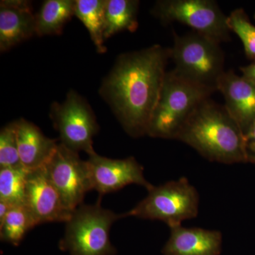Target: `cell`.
Instances as JSON below:
<instances>
[{"mask_svg": "<svg viewBox=\"0 0 255 255\" xmlns=\"http://www.w3.org/2000/svg\"><path fill=\"white\" fill-rule=\"evenodd\" d=\"M151 12L164 24L182 23L219 43L231 39L228 16L212 0H160Z\"/></svg>", "mask_w": 255, "mask_h": 255, "instance_id": "52a82bcc", "label": "cell"}, {"mask_svg": "<svg viewBox=\"0 0 255 255\" xmlns=\"http://www.w3.org/2000/svg\"><path fill=\"white\" fill-rule=\"evenodd\" d=\"M50 115L59 132L60 143L75 152L83 151L89 156L96 153L93 137L100 127L91 107L81 96L70 90L63 102L53 104Z\"/></svg>", "mask_w": 255, "mask_h": 255, "instance_id": "ba28073f", "label": "cell"}, {"mask_svg": "<svg viewBox=\"0 0 255 255\" xmlns=\"http://www.w3.org/2000/svg\"><path fill=\"white\" fill-rule=\"evenodd\" d=\"M230 31L234 32L241 38L247 57L255 61V26L243 9H235L228 16Z\"/></svg>", "mask_w": 255, "mask_h": 255, "instance_id": "44dd1931", "label": "cell"}, {"mask_svg": "<svg viewBox=\"0 0 255 255\" xmlns=\"http://www.w3.org/2000/svg\"><path fill=\"white\" fill-rule=\"evenodd\" d=\"M15 124L21 165L28 171L46 167L58 147L57 140L46 137L39 128L25 119H18Z\"/></svg>", "mask_w": 255, "mask_h": 255, "instance_id": "9a60e30c", "label": "cell"}, {"mask_svg": "<svg viewBox=\"0 0 255 255\" xmlns=\"http://www.w3.org/2000/svg\"><path fill=\"white\" fill-rule=\"evenodd\" d=\"M102 198V197H101ZM101 198L94 205L82 204L67 221L60 249L70 255H114L117 250L110 241L112 225L126 217L101 205Z\"/></svg>", "mask_w": 255, "mask_h": 255, "instance_id": "277c9868", "label": "cell"}, {"mask_svg": "<svg viewBox=\"0 0 255 255\" xmlns=\"http://www.w3.org/2000/svg\"><path fill=\"white\" fill-rule=\"evenodd\" d=\"M36 35V15L31 1L3 0L0 3V50L6 51Z\"/></svg>", "mask_w": 255, "mask_h": 255, "instance_id": "4fadbf2b", "label": "cell"}, {"mask_svg": "<svg viewBox=\"0 0 255 255\" xmlns=\"http://www.w3.org/2000/svg\"><path fill=\"white\" fill-rule=\"evenodd\" d=\"M170 58L159 45L124 53L102 82L100 95L132 137L147 135Z\"/></svg>", "mask_w": 255, "mask_h": 255, "instance_id": "6da1fadb", "label": "cell"}, {"mask_svg": "<svg viewBox=\"0 0 255 255\" xmlns=\"http://www.w3.org/2000/svg\"><path fill=\"white\" fill-rule=\"evenodd\" d=\"M107 0H75V15L83 23L100 53L105 46V6Z\"/></svg>", "mask_w": 255, "mask_h": 255, "instance_id": "ac0fdd59", "label": "cell"}, {"mask_svg": "<svg viewBox=\"0 0 255 255\" xmlns=\"http://www.w3.org/2000/svg\"><path fill=\"white\" fill-rule=\"evenodd\" d=\"M136 0H107L105 39L124 31H135L138 26Z\"/></svg>", "mask_w": 255, "mask_h": 255, "instance_id": "e0dca14e", "label": "cell"}, {"mask_svg": "<svg viewBox=\"0 0 255 255\" xmlns=\"http://www.w3.org/2000/svg\"><path fill=\"white\" fill-rule=\"evenodd\" d=\"M174 69L184 78L198 85L217 90V83L224 73V54L218 42L200 33L174 34L170 48Z\"/></svg>", "mask_w": 255, "mask_h": 255, "instance_id": "8992f818", "label": "cell"}, {"mask_svg": "<svg viewBox=\"0 0 255 255\" xmlns=\"http://www.w3.org/2000/svg\"><path fill=\"white\" fill-rule=\"evenodd\" d=\"M246 162L255 164V121L244 135Z\"/></svg>", "mask_w": 255, "mask_h": 255, "instance_id": "603a6c76", "label": "cell"}, {"mask_svg": "<svg viewBox=\"0 0 255 255\" xmlns=\"http://www.w3.org/2000/svg\"><path fill=\"white\" fill-rule=\"evenodd\" d=\"M46 169L65 205L75 211L92 190L87 161L82 160L79 152L59 143Z\"/></svg>", "mask_w": 255, "mask_h": 255, "instance_id": "9c48e42d", "label": "cell"}, {"mask_svg": "<svg viewBox=\"0 0 255 255\" xmlns=\"http://www.w3.org/2000/svg\"><path fill=\"white\" fill-rule=\"evenodd\" d=\"M224 97V107L246 134L255 121V85L232 70L224 72L217 83Z\"/></svg>", "mask_w": 255, "mask_h": 255, "instance_id": "7c38bea8", "label": "cell"}, {"mask_svg": "<svg viewBox=\"0 0 255 255\" xmlns=\"http://www.w3.org/2000/svg\"><path fill=\"white\" fill-rule=\"evenodd\" d=\"M177 140L211 162H246L244 134L224 106L209 99L202 102L183 127Z\"/></svg>", "mask_w": 255, "mask_h": 255, "instance_id": "7a4b0ae2", "label": "cell"}, {"mask_svg": "<svg viewBox=\"0 0 255 255\" xmlns=\"http://www.w3.org/2000/svg\"><path fill=\"white\" fill-rule=\"evenodd\" d=\"M87 161L92 190L97 191L101 197L130 184L142 186L147 190L153 186L146 180L143 167L133 157L114 159L95 153Z\"/></svg>", "mask_w": 255, "mask_h": 255, "instance_id": "30bf717a", "label": "cell"}, {"mask_svg": "<svg viewBox=\"0 0 255 255\" xmlns=\"http://www.w3.org/2000/svg\"><path fill=\"white\" fill-rule=\"evenodd\" d=\"M75 0H47L36 15V35H59L75 15Z\"/></svg>", "mask_w": 255, "mask_h": 255, "instance_id": "2e32d148", "label": "cell"}, {"mask_svg": "<svg viewBox=\"0 0 255 255\" xmlns=\"http://www.w3.org/2000/svg\"><path fill=\"white\" fill-rule=\"evenodd\" d=\"M29 172L23 166L0 168V200L13 206L26 204Z\"/></svg>", "mask_w": 255, "mask_h": 255, "instance_id": "ffe728a7", "label": "cell"}, {"mask_svg": "<svg viewBox=\"0 0 255 255\" xmlns=\"http://www.w3.org/2000/svg\"><path fill=\"white\" fill-rule=\"evenodd\" d=\"M26 205L38 225L66 223L73 212L65 205L59 191L50 180L46 167L30 171L28 173Z\"/></svg>", "mask_w": 255, "mask_h": 255, "instance_id": "8fae6325", "label": "cell"}, {"mask_svg": "<svg viewBox=\"0 0 255 255\" xmlns=\"http://www.w3.org/2000/svg\"><path fill=\"white\" fill-rule=\"evenodd\" d=\"M223 236L215 230L201 228H170V236L162 250L163 255H220Z\"/></svg>", "mask_w": 255, "mask_h": 255, "instance_id": "5bb4252c", "label": "cell"}, {"mask_svg": "<svg viewBox=\"0 0 255 255\" xmlns=\"http://www.w3.org/2000/svg\"><path fill=\"white\" fill-rule=\"evenodd\" d=\"M21 165L18 154L15 122L7 124L0 132V168Z\"/></svg>", "mask_w": 255, "mask_h": 255, "instance_id": "7402d4cb", "label": "cell"}, {"mask_svg": "<svg viewBox=\"0 0 255 255\" xmlns=\"http://www.w3.org/2000/svg\"><path fill=\"white\" fill-rule=\"evenodd\" d=\"M12 207L13 206H11V204H8L4 201L0 200V223L4 219Z\"/></svg>", "mask_w": 255, "mask_h": 255, "instance_id": "d4e9b609", "label": "cell"}, {"mask_svg": "<svg viewBox=\"0 0 255 255\" xmlns=\"http://www.w3.org/2000/svg\"><path fill=\"white\" fill-rule=\"evenodd\" d=\"M38 226L26 204L13 206L0 223V238L4 243L18 246L28 231Z\"/></svg>", "mask_w": 255, "mask_h": 255, "instance_id": "d6986e66", "label": "cell"}, {"mask_svg": "<svg viewBox=\"0 0 255 255\" xmlns=\"http://www.w3.org/2000/svg\"><path fill=\"white\" fill-rule=\"evenodd\" d=\"M216 90L198 85L175 70L167 72L147 135L177 140L196 109Z\"/></svg>", "mask_w": 255, "mask_h": 255, "instance_id": "3957f363", "label": "cell"}, {"mask_svg": "<svg viewBox=\"0 0 255 255\" xmlns=\"http://www.w3.org/2000/svg\"><path fill=\"white\" fill-rule=\"evenodd\" d=\"M243 76L249 80L255 85V61L248 66L241 68Z\"/></svg>", "mask_w": 255, "mask_h": 255, "instance_id": "cb8c5ba5", "label": "cell"}, {"mask_svg": "<svg viewBox=\"0 0 255 255\" xmlns=\"http://www.w3.org/2000/svg\"><path fill=\"white\" fill-rule=\"evenodd\" d=\"M145 199L125 213L126 217L165 223L169 228L182 226L183 221L197 217L199 195L187 177L152 186Z\"/></svg>", "mask_w": 255, "mask_h": 255, "instance_id": "5b68a950", "label": "cell"}]
</instances>
